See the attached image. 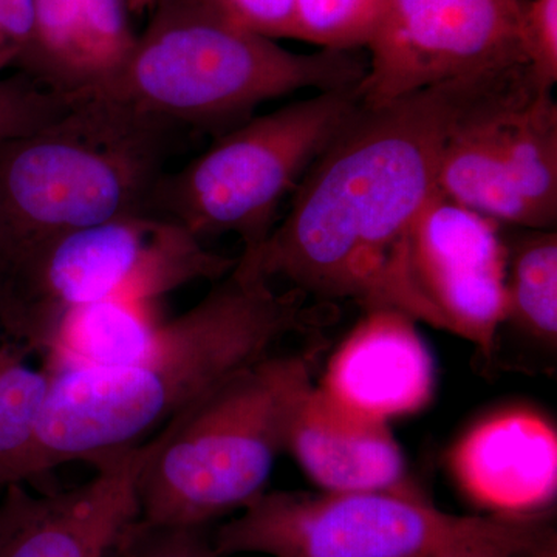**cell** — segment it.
I'll return each instance as SVG.
<instances>
[{"label":"cell","mask_w":557,"mask_h":557,"mask_svg":"<svg viewBox=\"0 0 557 557\" xmlns=\"http://www.w3.org/2000/svg\"><path fill=\"white\" fill-rule=\"evenodd\" d=\"M313 355L262 359L164 424L139 474L138 522L207 528L265 491Z\"/></svg>","instance_id":"5"},{"label":"cell","mask_w":557,"mask_h":557,"mask_svg":"<svg viewBox=\"0 0 557 557\" xmlns=\"http://www.w3.org/2000/svg\"><path fill=\"white\" fill-rule=\"evenodd\" d=\"M236 263L170 219L123 215L69 231L17 259L3 289L0 329L39 354L65 311L108 299L153 302L193 282H218Z\"/></svg>","instance_id":"6"},{"label":"cell","mask_w":557,"mask_h":557,"mask_svg":"<svg viewBox=\"0 0 557 557\" xmlns=\"http://www.w3.org/2000/svg\"><path fill=\"white\" fill-rule=\"evenodd\" d=\"M536 549L507 542H479L448 549L434 557H530Z\"/></svg>","instance_id":"26"},{"label":"cell","mask_w":557,"mask_h":557,"mask_svg":"<svg viewBox=\"0 0 557 557\" xmlns=\"http://www.w3.org/2000/svg\"><path fill=\"white\" fill-rule=\"evenodd\" d=\"M435 364L416 321L397 310H369L330 358L321 387L341 405L391 421L426 408Z\"/></svg>","instance_id":"14"},{"label":"cell","mask_w":557,"mask_h":557,"mask_svg":"<svg viewBox=\"0 0 557 557\" xmlns=\"http://www.w3.org/2000/svg\"><path fill=\"white\" fill-rule=\"evenodd\" d=\"M72 104L24 73L0 78V143L22 137L58 119Z\"/></svg>","instance_id":"21"},{"label":"cell","mask_w":557,"mask_h":557,"mask_svg":"<svg viewBox=\"0 0 557 557\" xmlns=\"http://www.w3.org/2000/svg\"><path fill=\"white\" fill-rule=\"evenodd\" d=\"M384 0H295L293 39L321 49L368 47L383 13Z\"/></svg>","instance_id":"20"},{"label":"cell","mask_w":557,"mask_h":557,"mask_svg":"<svg viewBox=\"0 0 557 557\" xmlns=\"http://www.w3.org/2000/svg\"><path fill=\"white\" fill-rule=\"evenodd\" d=\"M437 188L498 225L555 230L557 106L528 65L487 75L458 110Z\"/></svg>","instance_id":"9"},{"label":"cell","mask_w":557,"mask_h":557,"mask_svg":"<svg viewBox=\"0 0 557 557\" xmlns=\"http://www.w3.org/2000/svg\"><path fill=\"white\" fill-rule=\"evenodd\" d=\"M485 76L359 106L300 182L287 218L237 265L306 296L399 311L406 245L438 194L446 132Z\"/></svg>","instance_id":"1"},{"label":"cell","mask_w":557,"mask_h":557,"mask_svg":"<svg viewBox=\"0 0 557 557\" xmlns=\"http://www.w3.org/2000/svg\"><path fill=\"white\" fill-rule=\"evenodd\" d=\"M505 278L504 226L438 193L406 245L399 311L491 357L507 322Z\"/></svg>","instance_id":"11"},{"label":"cell","mask_w":557,"mask_h":557,"mask_svg":"<svg viewBox=\"0 0 557 557\" xmlns=\"http://www.w3.org/2000/svg\"><path fill=\"white\" fill-rule=\"evenodd\" d=\"M240 27L271 39H293L295 0H197Z\"/></svg>","instance_id":"24"},{"label":"cell","mask_w":557,"mask_h":557,"mask_svg":"<svg viewBox=\"0 0 557 557\" xmlns=\"http://www.w3.org/2000/svg\"><path fill=\"white\" fill-rule=\"evenodd\" d=\"M306 295L234 267L196 306L161 322L156 339L120 368L60 370L36 435V482L70 461L134 448L153 429L242 370L269 358L292 333L313 327Z\"/></svg>","instance_id":"2"},{"label":"cell","mask_w":557,"mask_h":557,"mask_svg":"<svg viewBox=\"0 0 557 557\" xmlns=\"http://www.w3.org/2000/svg\"><path fill=\"white\" fill-rule=\"evenodd\" d=\"M520 44L534 81L552 91L557 81V0H523Z\"/></svg>","instance_id":"22"},{"label":"cell","mask_w":557,"mask_h":557,"mask_svg":"<svg viewBox=\"0 0 557 557\" xmlns=\"http://www.w3.org/2000/svg\"><path fill=\"white\" fill-rule=\"evenodd\" d=\"M150 443L94 461L95 478L73 490L32 496L14 485L16 509L0 557H106L138 518L139 474Z\"/></svg>","instance_id":"12"},{"label":"cell","mask_w":557,"mask_h":557,"mask_svg":"<svg viewBox=\"0 0 557 557\" xmlns=\"http://www.w3.org/2000/svg\"><path fill=\"white\" fill-rule=\"evenodd\" d=\"M523 0H384L370 39L362 106H383L449 81L527 65Z\"/></svg>","instance_id":"10"},{"label":"cell","mask_w":557,"mask_h":557,"mask_svg":"<svg viewBox=\"0 0 557 557\" xmlns=\"http://www.w3.org/2000/svg\"><path fill=\"white\" fill-rule=\"evenodd\" d=\"M285 450L321 491L420 494L387 421L341 405L310 386L289 417Z\"/></svg>","instance_id":"15"},{"label":"cell","mask_w":557,"mask_h":557,"mask_svg":"<svg viewBox=\"0 0 557 557\" xmlns=\"http://www.w3.org/2000/svg\"><path fill=\"white\" fill-rule=\"evenodd\" d=\"M124 557H219L207 528L148 527L135 519L121 534Z\"/></svg>","instance_id":"23"},{"label":"cell","mask_w":557,"mask_h":557,"mask_svg":"<svg viewBox=\"0 0 557 557\" xmlns=\"http://www.w3.org/2000/svg\"><path fill=\"white\" fill-rule=\"evenodd\" d=\"M127 0H33V27L17 60L44 89L76 98L112 79L138 36Z\"/></svg>","instance_id":"16"},{"label":"cell","mask_w":557,"mask_h":557,"mask_svg":"<svg viewBox=\"0 0 557 557\" xmlns=\"http://www.w3.org/2000/svg\"><path fill=\"white\" fill-rule=\"evenodd\" d=\"M357 87L319 91L223 132L185 168L164 172L148 212L200 240L234 233L244 249L259 247L282 201L358 112Z\"/></svg>","instance_id":"8"},{"label":"cell","mask_w":557,"mask_h":557,"mask_svg":"<svg viewBox=\"0 0 557 557\" xmlns=\"http://www.w3.org/2000/svg\"><path fill=\"white\" fill-rule=\"evenodd\" d=\"M152 9L123 69L84 95L126 102L180 129L220 135L265 102L306 89L357 87L368 73L359 50L296 53L197 0H157Z\"/></svg>","instance_id":"3"},{"label":"cell","mask_w":557,"mask_h":557,"mask_svg":"<svg viewBox=\"0 0 557 557\" xmlns=\"http://www.w3.org/2000/svg\"><path fill=\"white\" fill-rule=\"evenodd\" d=\"M180 127L97 95L0 143V249L7 267L44 242L148 212Z\"/></svg>","instance_id":"4"},{"label":"cell","mask_w":557,"mask_h":557,"mask_svg":"<svg viewBox=\"0 0 557 557\" xmlns=\"http://www.w3.org/2000/svg\"><path fill=\"white\" fill-rule=\"evenodd\" d=\"M448 461L461 493L496 518H544L556 500L557 432L536 410H502L479 421Z\"/></svg>","instance_id":"13"},{"label":"cell","mask_w":557,"mask_h":557,"mask_svg":"<svg viewBox=\"0 0 557 557\" xmlns=\"http://www.w3.org/2000/svg\"><path fill=\"white\" fill-rule=\"evenodd\" d=\"M33 27V0H0V72L16 65Z\"/></svg>","instance_id":"25"},{"label":"cell","mask_w":557,"mask_h":557,"mask_svg":"<svg viewBox=\"0 0 557 557\" xmlns=\"http://www.w3.org/2000/svg\"><path fill=\"white\" fill-rule=\"evenodd\" d=\"M7 276H9V267H7L5 258H3L2 249H0V304H2L3 288H5Z\"/></svg>","instance_id":"30"},{"label":"cell","mask_w":557,"mask_h":557,"mask_svg":"<svg viewBox=\"0 0 557 557\" xmlns=\"http://www.w3.org/2000/svg\"><path fill=\"white\" fill-rule=\"evenodd\" d=\"M14 509H16V494H14V485H10L0 496V548L13 525Z\"/></svg>","instance_id":"27"},{"label":"cell","mask_w":557,"mask_h":557,"mask_svg":"<svg viewBox=\"0 0 557 557\" xmlns=\"http://www.w3.org/2000/svg\"><path fill=\"white\" fill-rule=\"evenodd\" d=\"M507 245V322L528 338L557 344V234L504 226Z\"/></svg>","instance_id":"19"},{"label":"cell","mask_w":557,"mask_h":557,"mask_svg":"<svg viewBox=\"0 0 557 557\" xmlns=\"http://www.w3.org/2000/svg\"><path fill=\"white\" fill-rule=\"evenodd\" d=\"M30 355L0 330V490L36 482V435L51 375Z\"/></svg>","instance_id":"18"},{"label":"cell","mask_w":557,"mask_h":557,"mask_svg":"<svg viewBox=\"0 0 557 557\" xmlns=\"http://www.w3.org/2000/svg\"><path fill=\"white\" fill-rule=\"evenodd\" d=\"M552 534L545 518L449 515L421 494L263 491L211 539L219 557H434L479 542L539 548Z\"/></svg>","instance_id":"7"},{"label":"cell","mask_w":557,"mask_h":557,"mask_svg":"<svg viewBox=\"0 0 557 557\" xmlns=\"http://www.w3.org/2000/svg\"><path fill=\"white\" fill-rule=\"evenodd\" d=\"M556 534L547 539L530 557H557Z\"/></svg>","instance_id":"28"},{"label":"cell","mask_w":557,"mask_h":557,"mask_svg":"<svg viewBox=\"0 0 557 557\" xmlns=\"http://www.w3.org/2000/svg\"><path fill=\"white\" fill-rule=\"evenodd\" d=\"M127 2H129L132 14H139L143 13V11L152 10L157 0H127Z\"/></svg>","instance_id":"29"},{"label":"cell","mask_w":557,"mask_h":557,"mask_svg":"<svg viewBox=\"0 0 557 557\" xmlns=\"http://www.w3.org/2000/svg\"><path fill=\"white\" fill-rule=\"evenodd\" d=\"M3 490H0V496H2Z\"/></svg>","instance_id":"31"},{"label":"cell","mask_w":557,"mask_h":557,"mask_svg":"<svg viewBox=\"0 0 557 557\" xmlns=\"http://www.w3.org/2000/svg\"><path fill=\"white\" fill-rule=\"evenodd\" d=\"M153 302L108 299L65 311L39 354L47 372L120 368L148 350L161 322Z\"/></svg>","instance_id":"17"}]
</instances>
